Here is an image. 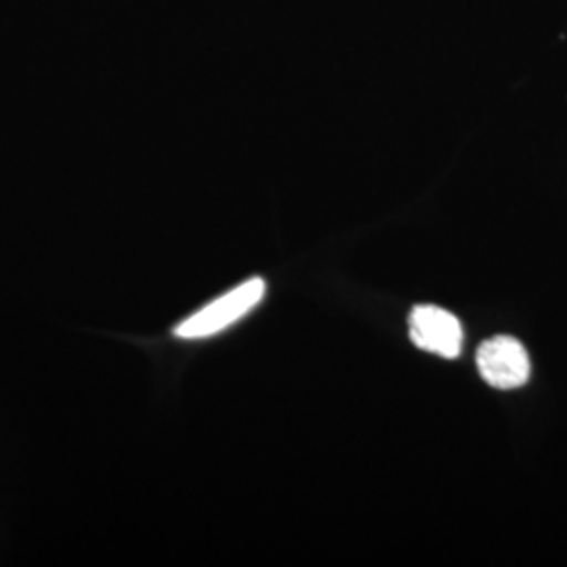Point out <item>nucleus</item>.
<instances>
[{
  "label": "nucleus",
  "instance_id": "3",
  "mask_svg": "<svg viewBox=\"0 0 567 567\" xmlns=\"http://www.w3.org/2000/svg\"><path fill=\"white\" fill-rule=\"evenodd\" d=\"M410 339L419 349L452 360L463 349V326L444 307L419 305L410 313Z\"/></svg>",
  "mask_w": 567,
  "mask_h": 567
},
{
  "label": "nucleus",
  "instance_id": "2",
  "mask_svg": "<svg viewBox=\"0 0 567 567\" xmlns=\"http://www.w3.org/2000/svg\"><path fill=\"white\" fill-rule=\"evenodd\" d=\"M477 368L487 385L503 391L526 385L532 370L526 347L513 337L484 341L477 349Z\"/></svg>",
  "mask_w": 567,
  "mask_h": 567
},
{
  "label": "nucleus",
  "instance_id": "1",
  "mask_svg": "<svg viewBox=\"0 0 567 567\" xmlns=\"http://www.w3.org/2000/svg\"><path fill=\"white\" fill-rule=\"evenodd\" d=\"M264 278H250L246 282L231 288L227 295L219 297L217 301L206 305L182 324L175 328V337L194 341V339H208L213 334L224 332L225 328L243 320L246 313H250L257 305L264 301Z\"/></svg>",
  "mask_w": 567,
  "mask_h": 567
}]
</instances>
